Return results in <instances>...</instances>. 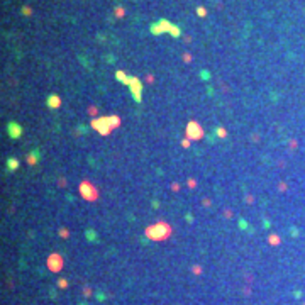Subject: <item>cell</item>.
I'll return each mask as SVG.
<instances>
[{"instance_id":"1","label":"cell","mask_w":305,"mask_h":305,"mask_svg":"<svg viewBox=\"0 0 305 305\" xmlns=\"http://www.w3.org/2000/svg\"><path fill=\"white\" fill-rule=\"evenodd\" d=\"M119 117H115V115H110V117H102V119H95L92 120V127L99 131V134L102 136H107L109 132L114 129V127L119 126Z\"/></svg>"},{"instance_id":"2","label":"cell","mask_w":305,"mask_h":305,"mask_svg":"<svg viewBox=\"0 0 305 305\" xmlns=\"http://www.w3.org/2000/svg\"><path fill=\"white\" fill-rule=\"evenodd\" d=\"M171 234V227L165 222H158L156 226H151L146 229V236L153 241H163Z\"/></svg>"},{"instance_id":"3","label":"cell","mask_w":305,"mask_h":305,"mask_svg":"<svg viewBox=\"0 0 305 305\" xmlns=\"http://www.w3.org/2000/svg\"><path fill=\"white\" fill-rule=\"evenodd\" d=\"M186 137H188V139H193V141L202 139V137H203V129L200 127V124L193 122V120L186 124Z\"/></svg>"},{"instance_id":"4","label":"cell","mask_w":305,"mask_h":305,"mask_svg":"<svg viewBox=\"0 0 305 305\" xmlns=\"http://www.w3.org/2000/svg\"><path fill=\"white\" fill-rule=\"evenodd\" d=\"M129 87H131L132 90V95H134V100L136 102H141V90H143V83L139 81L137 78H134V76H131V83H129Z\"/></svg>"},{"instance_id":"5","label":"cell","mask_w":305,"mask_h":305,"mask_svg":"<svg viewBox=\"0 0 305 305\" xmlns=\"http://www.w3.org/2000/svg\"><path fill=\"white\" fill-rule=\"evenodd\" d=\"M7 132H9V136L12 139H19L20 136H22V127H20V124H17V122H9L7 124Z\"/></svg>"},{"instance_id":"6","label":"cell","mask_w":305,"mask_h":305,"mask_svg":"<svg viewBox=\"0 0 305 305\" xmlns=\"http://www.w3.org/2000/svg\"><path fill=\"white\" fill-rule=\"evenodd\" d=\"M48 266L51 268V271H60V268L63 266V259L60 254H51L48 259Z\"/></svg>"},{"instance_id":"7","label":"cell","mask_w":305,"mask_h":305,"mask_svg":"<svg viewBox=\"0 0 305 305\" xmlns=\"http://www.w3.org/2000/svg\"><path fill=\"white\" fill-rule=\"evenodd\" d=\"M93 186L90 185V183H81V186H80V192H81V195H83L85 198H88V200H95L97 198V193L93 190H92Z\"/></svg>"},{"instance_id":"8","label":"cell","mask_w":305,"mask_h":305,"mask_svg":"<svg viewBox=\"0 0 305 305\" xmlns=\"http://www.w3.org/2000/svg\"><path fill=\"white\" fill-rule=\"evenodd\" d=\"M46 103H48V107H51V109H58L61 105V99L56 93H51V95L46 99Z\"/></svg>"},{"instance_id":"9","label":"cell","mask_w":305,"mask_h":305,"mask_svg":"<svg viewBox=\"0 0 305 305\" xmlns=\"http://www.w3.org/2000/svg\"><path fill=\"white\" fill-rule=\"evenodd\" d=\"M115 78L119 80L120 83H126V85L131 83V76H127L124 71H115Z\"/></svg>"},{"instance_id":"10","label":"cell","mask_w":305,"mask_h":305,"mask_svg":"<svg viewBox=\"0 0 305 305\" xmlns=\"http://www.w3.org/2000/svg\"><path fill=\"white\" fill-rule=\"evenodd\" d=\"M7 168H9V171H16L17 168H19V161H17L16 158H10L7 161Z\"/></svg>"},{"instance_id":"11","label":"cell","mask_w":305,"mask_h":305,"mask_svg":"<svg viewBox=\"0 0 305 305\" xmlns=\"http://www.w3.org/2000/svg\"><path fill=\"white\" fill-rule=\"evenodd\" d=\"M151 32H153V34H161L163 29H161V26H159V22H156V24L151 26Z\"/></svg>"},{"instance_id":"12","label":"cell","mask_w":305,"mask_h":305,"mask_svg":"<svg viewBox=\"0 0 305 305\" xmlns=\"http://www.w3.org/2000/svg\"><path fill=\"white\" fill-rule=\"evenodd\" d=\"M170 34H171L173 37H180V36H182V31H180V27L173 26V27H171V31H170Z\"/></svg>"},{"instance_id":"13","label":"cell","mask_w":305,"mask_h":305,"mask_svg":"<svg viewBox=\"0 0 305 305\" xmlns=\"http://www.w3.org/2000/svg\"><path fill=\"white\" fill-rule=\"evenodd\" d=\"M27 159H29V161H27V163H29V165H36V163H37V156H36V154H34V153H31V154H29V158H27Z\"/></svg>"},{"instance_id":"14","label":"cell","mask_w":305,"mask_h":305,"mask_svg":"<svg viewBox=\"0 0 305 305\" xmlns=\"http://www.w3.org/2000/svg\"><path fill=\"white\" fill-rule=\"evenodd\" d=\"M197 14H198L200 17H205V16H207V10H205L203 7H198V9H197Z\"/></svg>"},{"instance_id":"15","label":"cell","mask_w":305,"mask_h":305,"mask_svg":"<svg viewBox=\"0 0 305 305\" xmlns=\"http://www.w3.org/2000/svg\"><path fill=\"white\" fill-rule=\"evenodd\" d=\"M217 136L219 137H226V131L224 129H217Z\"/></svg>"},{"instance_id":"16","label":"cell","mask_w":305,"mask_h":305,"mask_svg":"<svg viewBox=\"0 0 305 305\" xmlns=\"http://www.w3.org/2000/svg\"><path fill=\"white\" fill-rule=\"evenodd\" d=\"M22 14H24V16H29V14H31V9H29V7H24V9H22Z\"/></svg>"}]
</instances>
